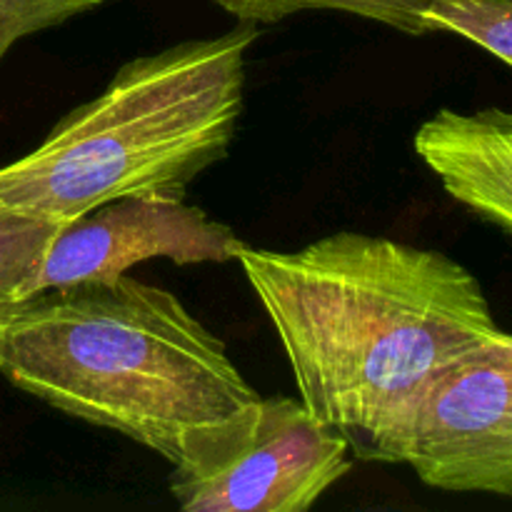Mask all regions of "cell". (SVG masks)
<instances>
[{
  "mask_svg": "<svg viewBox=\"0 0 512 512\" xmlns=\"http://www.w3.org/2000/svg\"><path fill=\"white\" fill-rule=\"evenodd\" d=\"M238 263L303 405L363 463H405L430 383L503 335L478 278L438 250L333 233L300 250L245 245Z\"/></svg>",
  "mask_w": 512,
  "mask_h": 512,
  "instance_id": "cell-1",
  "label": "cell"
},
{
  "mask_svg": "<svg viewBox=\"0 0 512 512\" xmlns=\"http://www.w3.org/2000/svg\"><path fill=\"white\" fill-rule=\"evenodd\" d=\"M0 373L170 465L190 428L260 398L178 295L125 273L25 300L0 333Z\"/></svg>",
  "mask_w": 512,
  "mask_h": 512,
  "instance_id": "cell-2",
  "label": "cell"
},
{
  "mask_svg": "<svg viewBox=\"0 0 512 512\" xmlns=\"http://www.w3.org/2000/svg\"><path fill=\"white\" fill-rule=\"evenodd\" d=\"M258 28L185 40L120 65L108 85L0 168V200L70 223L130 195H175L228 155Z\"/></svg>",
  "mask_w": 512,
  "mask_h": 512,
  "instance_id": "cell-3",
  "label": "cell"
},
{
  "mask_svg": "<svg viewBox=\"0 0 512 512\" xmlns=\"http://www.w3.org/2000/svg\"><path fill=\"white\" fill-rule=\"evenodd\" d=\"M350 470L343 435L303 400L258 398L183 435L170 493L185 512H303Z\"/></svg>",
  "mask_w": 512,
  "mask_h": 512,
  "instance_id": "cell-4",
  "label": "cell"
},
{
  "mask_svg": "<svg viewBox=\"0 0 512 512\" xmlns=\"http://www.w3.org/2000/svg\"><path fill=\"white\" fill-rule=\"evenodd\" d=\"M405 463L430 488L512 498V353L505 333L430 383Z\"/></svg>",
  "mask_w": 512,
  "mask_h": 512,
  "instance_id": "cell-5",
  "label": "cell"
},
{
  "mask_svg": "<svg viewBox=\"0 0 512 512\" xmlns=\"http://www.w3.org/2000/svg\"><path fill=\"white\" fill-rule=\"evenodd\" d=\"M243 240L175 195L110 200L60 228L30 283V298L60 285L123 275L135 263L178 265L238 260Z\"/></svg>",
  "mask_w": 512,
  "mask_h": 512,
  "instance_id": "cell-6",
  "label": "cell"
},
{
  "mask_svg": "<svg viewBox=\"0 0 512 512\" xmlns=\"http://www.w3.org/2000/svg\"><path fill=\"white\" fill-rule=\"evenodd\" d=\"M415 153L450 198L512 235V113L438 110L415 133Z\"/></svg>",
  "mask_w": 512,
  "mask_h": 512,
  "instance_id": "cell-7",
  "label": "cell"
},
{
  "mask_svg": "<svg viewBox=\"0 0 512 512\" xmlns=\"http://www.w3.org/2000/svg\"><path fill=\"white\" fill-rule=\"evenodd\" d=\"M63 225L0 200V333L30 298V283Z\"/></svg>",
  "mask_w": 512,
  "mask_h": 512,
  "instance_id": "cell-8",
  "label": "cell"
},
{
  "mask_svg": "<svg viewBox=\"0 0 512 512\" xmlns=\"http://www.w3.org/2000/svg\"><path fill=\"white\" fill-rule=\"evenodd\" d=\"M233 15L238 23L270 25L308 13V10H333V13L358 15L373 23L388 25L405 35H428L423 13L443 0H213Z\"/></svg>",
  "mask_w": 512,
  "mask_h": 512,
  "instance_id": "cell-9",
  "label": "cell"
},
{
  "mask_svg": "<svg viewBox=\"0 0 512 512\" xmlns=\"http://www.w3.org/2000/svg\"><path fill=\"white\" fill-rule=\"evenodd\" d=\"M428 33H453L512 68V0H443L423 13Z\"/></svg>",
  "mask_w": 512,
  "mask_h": 512,
  "instance_id": "cell-10",
  "label": "cell"
},
{
  "mask_svg": "<svg viewBox=\"0 0 512 512\" xmlns=\"http://www.w3.org/2000/svg\"><path fill=\"white\" fill-rule=\"evenodd\" d=\"M108 0H0V60L20 40L58 28Z\"/></svg>",
  "mask_w": 512,
  "mask_h": 512,
  "instance_id": "cell-11",
  "label": "cell"
},
{
  "mask_svg": "<svg viewBox=\"0 0 512 512\" xmlns=\"http://www.w3.org/2000/svg\"><path fill=\"white\" fill-rule=\"evenodd\" d=\"M505 345H508L510 353H512V335L510 333H505Z\"/></svg>",
  "mask_w": 512,
  "mask_h": 512,
  "instance_id": "cell-12",
  "label": "cell"
}]
</instances>
